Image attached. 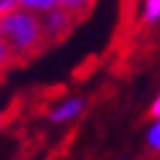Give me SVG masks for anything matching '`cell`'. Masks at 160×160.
<instances>
[{
  "label": "cell",
  "instance_id": "cell-1",
  "mask_svg": "<svg viewBox=\"0 0 160 160\" xmlns=\"http://www.w3.org/2000/svg\"><path fill=\"white\" fill-rule=\"evenodd\" d=\"M0 37L8 42V48L13 50V55H16L18 63L32 61L48 45L42 16L34 13V11H29V8H21V5L16 11L0 16Z\"/></svg>",
  "mask_w": 160,
  "mask_h": 160
},
{
  "label": "cell",
  "instance_id": "cell-2",
  "mask_svg": "<svg viewBox=\"0 0 160 160\" xmlns=\"http://www.w3.org/2000/svg\"><path fill=\"white\" fill-rule=\"evenodd\" d=\"M39 16H42V26H45L48 45H50V42H61V39H66V37L71 34V29L76 26V21H79L71 11L61 8V5H55V8L39 13Z\"/></svg>",
  "mask_w": 160,
  "mask_h": 160
},
{
  "label": "cell",
  "instance_id": "cell-3",
  "mask_svg": "<svg viewBox=\"0 0 160 160\" xmlns=\"http://www.w3.org/2000/svg\"><path fill=\"white\" fill-rule=\"evenodd\" d=\"M82 110H84V100L82 97H68V100L58 102L55 108L50 110V121L52 123H66V121H71V118H76Z\"/></svg>",
  "mask_w": 160,
  "mask_h": 160
},
{
  "label": "cell",
  "instance_id": "cell-4",
  "mask_svg": "<svg viewBox=\"0 0 160 160\" xmlns=\"http://www.w3.org/2000/svg\"><path fill=\"white\" fill-rule=\"evenodd\" d=\"M137 16L142 26L160 24V0H137Z\"/></svg>",
  "mask_w": 160,
  "mask_h": 160
},
{
  "label": "cell",
  "instance_id": "cell-5",
  "mask_svg": "<svg viewBox=\"0 0 160 160\" xmlns=\"http://www.w3.org/2000/svg\"><path fill=\"white\" fill-rule=\"evenodd\" d=\"M58 5L66 11H71L76 18H84L87 13L92 11V5H95V0H58Z\"/></svg>",
  "mask_w": 160,
  "mask_h": 160
},
{
  "label": "cell",
  "instance_id": "cell-6",
  "mask_svg": "<svg viewBox=\"0 0 160 160\" xmlns=\"http://www.w3.org/2000/svg\"><path fill=\"white\" fill-rule=\"evenodd\" d=\"M144 144L150 152H160V118H152L147 126V134H144Z\"/></svg>",
  "mask_w": 160,
  "mask_h": 160
},
{
  "label": "cell",
  "instance_id": "cell-7",
  "mask_svg": "<svg viewBox=\"0 0 160 160\" xmlns=\"http://www.w3.org/2000/svg\"><path fill=\"white\" fill-rule=\"evenodd\" d=\"M16 63H18V61H16V55H13V50L8 48V42L0 37V74L8 71L11 66H16Z\"/></svg>",
  "mask_w": 160,
  "mask_h": 160
},
{
  "label": "cell",
  "instance_id": "cell-8",
  "mask_svg": "<svg viewBox=\"0 0 160 160\" xmlns=\"http://www.w3.org/2000/svg\"><path fill=\"white\" fill-rule=\"evenodd\" d=\"M18 5H21V8L34 11V13H45V11L55 8V5H58V0H18Z\"/></svg>",
  "mask_w": 160,
  "mask_h": 160
},
{
  "label": "cell",
  "instance_id": "cell-9",
  "mask_svg": "<svg viewBox=\"0 0 160 160\" xmlns=\"http://www.w3.org/2000/svg\"><path fill=\"white\" fill-rule=\"evenodd\" d=\"M16 8H18V0H0V16H3V13L16 11Z\"/></svg>",
  "mask_w": 160,
  "mask_h": 160
},
{
  "label": "cell",
  "instance_id": "cell-10",
  "mask_svg": "<svg viewBox=\"0 0 160 160\" xmlns=\"http://www.w3.org/2000/svg\"><path fill=\"white\" fill-rule=\"evenodd\" d=\"M150 116L152 118H160V92L155 95V100H152V105H150Z\"/></svg>",
  "mask_w": 160,
  "mask_h": 160
},
{
  "label": "cell",
  "instance_id": "cell-11",
  "mask_svg": "<svg viewBox=\"0 0 160 160\" xmlns=\"http://www.w3.org/2000/svg\"><path fill=\"white\" fill-rule=\"evenodd\" d=\"M0 123H3V116H0Z\"/></svg>",
  "mask_w": 160,
  "mask_h": 160
}]
</instances>
